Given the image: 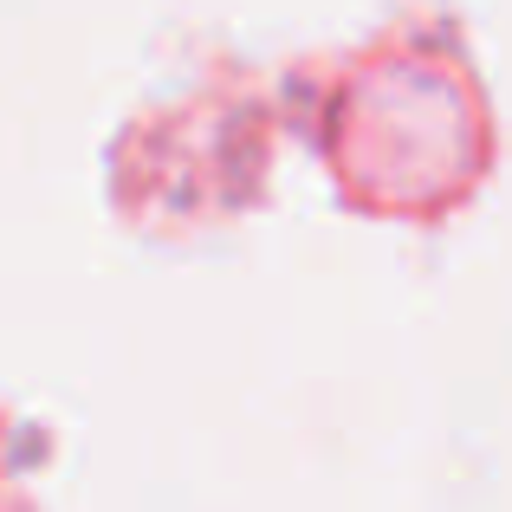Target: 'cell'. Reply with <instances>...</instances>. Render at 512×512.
I'll return each mask as SVG.
<instances>
[{"label":"cell","mask_w":512,"mask_h":512,"mask_svg":"<svg viewBox=\"0 0 512 512\" xmlns=\"http://www.w3.org/2000/svg\"><path fill=\"white\" fill-rule=\"evenodd\" d=\"M0 512H20V500H13V487H7V467H0Z\"/></svg>","instance_id":"6da1fadb"}]
</instances>
